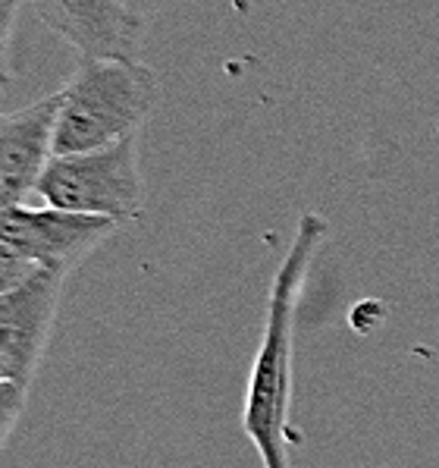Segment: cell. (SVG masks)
<instances>
[{
  "instance_id": "cell-1",
  "label": "cell",
  "mask_w": 439,
  "mask_h": 468,
  "mask_svg": "<svg viewBox=\"0 0 439 468\" xmlns=\"http://www.w3.org/2000/svg\"><path fill=\"white\" fill-rule=\"evenodd\" d=\"M329 236V220L318 211H305L295 223L292 242L279 261L267 292L264 336L251 365L245 390L242 431L255 443L264 468L289 465V406H292V356H295V318L305 292L308 273L320 246Z\"/></svg>"
},
{
  "instance_id": "cell-2",
  "label": "cell",
  "mask_w": 439,
  "mask_h": 468,
  "mask_svg": "<svg viewBox=\"0 0 439 468\" xmlns=\"http://www.w3.org/2000/svg\"><path fill=\"white\" fill-rule=\"evenodd\" d=\"M161 98V82L135 57L78 60L76 76L60 89L54 154H82L139 135Z\"/></svg>"
},
{
  "instance_id": "cell-3",
  "label": "cell",
  "mask_w": 439,
  "mask_h": 468,
  "mask_svg": "<svg viewBox=\"0 0 439 468\" xmlns=\"http://www.w3.org/2000/svg\"><path fill=\"white\" fill-rule=\"evenodd\" d=\"M38 196L60 211L132 223L145 218V179L139 161V135L82 154H54L41 173Z\"/></svg>"
},
{
  "instance_id": "cell-4",
  "label": "cell",
  "mask_w": 439,
  "mask_h": 468,
  "mask_svg": "<svg viewBox=\"0 0 439 468\" xmlns=\"http://www.w3.org/2000/svg\"><path fill=\"white\" fill-rule=\"evenodd\" d=\"M120 229V223L89 214L60 211V207H10L0 211V242L32 261L41 271H54L67 277L76 271L100 242H107Z\"/></svg>"
},
{
  "instance_id": "cell-5",
  "label": "cell",
  "mask_w": 439,
  "mask_h": 468,
  "mask_svg": "<svg viewBox=\"0 0 439 468\" xmlns=\"http://www.w3.org/2000/svg\"><path fill=\"white\" fill-rule=\"evenodd\" d=\"M63 280V273L38 268L16 290L0 296V352L10 365V378L26 387L32 384L54 334Z\"/></svg>"
},
{
  "instance_id": "cell-6",
  "label": "cell",
  "mask_w": 439,
  "mask_h": 468,
  "mask_svg": "<svg viewBox=\"0 0 439 468\" xmlns=\"http://www.w3.org/2000/svg\"><path fill=\"white\" fill-rule=\"evenodd\" d=\"M32 6L78 60L132 57L145 32L135 0H32Z\"/></svg>"
},
{
  "instance_id": "cell-7",
  "label": "cell",
  "mask_w": 439,
  "mask_h": 468,
  "mask_svg": "<svg viewBox=\"0 0 439 468\" xmlns=\"http://www.w3.org/2000/svg\"><path fill=\"white\" fill-rule=\"evenodd\" d=\"M60 91L0 117V211L26 205L38 192L41 173L54 157Z\"/></svg>"
},
{
  "instance_id": "cell-8",
  "label": "cell",
  "mask_w": 439,
  "mask_h": 468,
  "mask_svg": "<svg viewBox=\"0 0 439 468\" xmlns=\"http://www.w3.org/2000/svg\"><path fill=\"white\" fill-rule=\"evenodd\" d=\"M26 0H0V89L13 85L16 63H13V41H16L19 13Z\"/></svg>"
},
{
  "instance_id": "cell-9",
  "label": "cell",
  "mask_w": 439,
  "mask_h": 468,
  "mask_svg": "<svg viewBox=\"0 0 439 468\" xmlns=\"http://www.w3.org/2000/svg\"><path fill=\"white\" fill-rule=\"evenodd\" d=\"M26 402H28L26 384H19V380H0V452H4L6 441H10Z\"/></svg>"
},
{
  "instance_id": "cell-10",
  "label": "cell",
  "mask_w": 439,
  "mask_h": 468,
  "mask_svg": "<svg viewBox=\"0 0 439 468\" xmlns=\"http://www.w3.org/2000/svg\"><path fill=\"white\" fill-rule=\"evenodd\" d=\"M38 271L32 261H26L19 251H13L10 246L0 242V296H6L10 290H16L23 280H28L32 273Z\"/></svg>"
},
{
  "instance_id": "cell-11",
  "label": "cell",
  "mask_w": 439,
  "mask_h": 468,
  "mask_svg": "<svg viewBox=\"0 0 439 468\" xmlns=\"http://www.w3.org/2000/svg\"><path fill=\"white\" fill-rule=\"evenodd\" d=\"M167 4V0H135V13H139V19H141V26L148 28V19L154 16L161 6Z\"/></svg>"
},
{
  "instance_id": "cell-12",
  "label": "cell",
  "mask_w": 439,
  "mask_h": 468,
  "mask_svg": "<svg viewBox=\"0 0 439 468\" xmlns=\"http://www.w3.org/2000/svg\"><path fill=\"white\" fill-rule=\"evenodd\" d=\"M0 380H13V378H10V365H6L4 352H0Z\"/></svg>"
},
{
  "instance_id": "cell-13",
  "label": "cell",
  "mask_w": 439,
  "mask_h": 468,
  "mask_svg": "<svg viewBox=\"0 0 439 468\" xmlns=\"http://www.w3.org/2000/svg\"><path fill=\"white\" fill-rule=\"evenodd\" d=\"M377 468H386V465H377Z\"/></svg>"
}]
</instances>
